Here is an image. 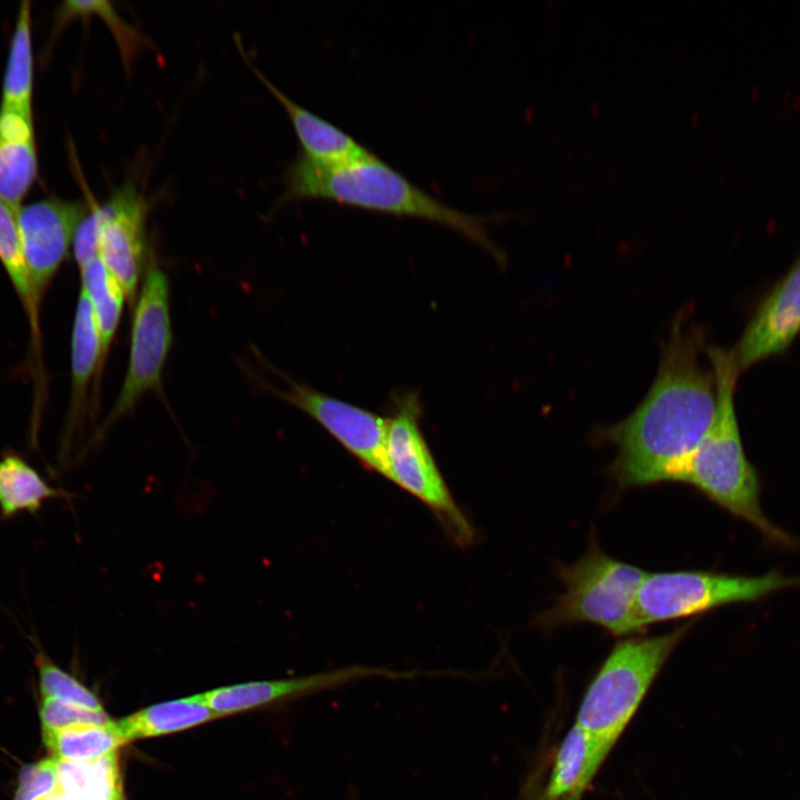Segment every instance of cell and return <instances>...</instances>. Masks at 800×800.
<instances>
[{"label": "cell", "instance_id": "cell-17", "mask_svg": "<svg viewBox=\"0 0 800 800\" xmlns=\"http://www.w3.org/2000/svg\"><path fill=\"white\" fill-rule=\"evenodd\" d=\"M101 357V340L92 307L87 294L81 290L71 338V427L83 419L88 387L91 377L102 368Z\"/></svg>", "mask_w": 800, "mask_h": 800}, {"label": "cell", "instance_id": "cell-22", "mask_svg": "<svg viewBox=\"0 0 800 800\" xmlns=\"http://www.w3.org/2000/svg\"><path fill=\"white\" fill-rule=\"evenodd\" d=\"M80 272L81 290L91 303L100 334L103 367L120 321L126 294L100 257L82 267Z\"/></svg>", "mask_w": 800, "mask_h": 800}, {"label": "cell", "instance_id": "cell-4", "mask_svg": "<svg viewBox=\"0 0 800 800\" xmlns=\"http://www.w3.org/2000/svg\"><path fill=\"white\" fill-rule=\"evenodd\" d=\"M646 574L591 542L579 560L559 569L564 591L536 618L534 624L554 630L566 624L592 623L613 636L639 633L634 607Z\"/></svg>", "mask_w": 800, "mask_h": 800}, {"label": "cell", "instance_id": "cell-25", "mask_svg": "<svg viewBox=\"0 0 800 800\" xmlns=\"http://www.w3.org/2000/svg\"><path fill=\"white\" fill-rule=\"evenodd\" d=\"M40 690L43 698H53L96 711H104L96 694L70 673L62 670L42 650L36 656Z\"/></svg>", "mask_w": 800, "mask_h": 800}, {"label": "cell", "instance_id": "cell-5", "mask_svg": "<svg viewBox=\"0 0 800 800\" xmlns=\"http://www.w3.org/2000/svg\"><path fill=\"white\" fill-rule=\"evenodd\" d=\"M692 624L688 621L663 634L617 642L590 683L576 723L616 743Z\"/></svg>", "mask_w": 800, "mask_h": 800}, {"label": "cell", "instance_id": "cell-16", "mask_svg": "<svg viewBox=\"0 0 800 800\" xmlns=\"http://www.w3.org/2000/svg\"><path fill=\"white\" fill-rule=\"evenodd\" d=\"M614 742L596 737L579 724L564 737L542 791L548 800H579Z\"/></svg>", "mask_w": 800, "mask_h": 800}, {"label": "cell", "instance_id": "cell-23", "mask_svg": "<svg viewBox=\"0 0 800 800\" xmlns=\"http://www.w3.org/2000/svg\"><path fill=\"white\" fill-rule=\"evenodd\" d=\"M43 741L57 760L67 761L93 760L127 743L116 721L108 726L79 724L43 731Z\"/></svg>", "mask_w": 800, "mask_h": 800}, {"label": "cell", "instance_id": "cell-26", "mask_svg": "<svg viewBox=\"0 0 800 800\" xmlns=\"http://www.w3.org/2000/svg\"><path fill=\"white\" fill-rule=\"evenodd\" d=\"M43 731H57L79 724L108 726L113 720L104 711H96L53 698H43L40 708Z\"/></svg>", "mask_w": 800, "mask_h": 800}, {"label": "cell", "instance_id": "cell-19", "mask_svg": "<svg viewBox=\"0 0 800 800\" xmlns=\"http://www.w3.org/2000/svg\"><path fill=\"white\" fill-rule=\"evenodd\" d=\"M31 26V4L22 1L10 40L0 103L1 109L29 117H32L33 94Z\"/></svg>", "mask_w": 800, "mask_h": 800}, {"label": "cell", "instance_id": "cell-3", "mask_svg": "<svg viewBox=\"0 0 800 800\" xmlns=\"http://www.w3.org/2000/svg\"><path fill=\"white\" fill-rule=\"evenodd\" d=\"M706 356L716 377V412L676 482L694 487L713 503L751 524L770 546L799 549L800 541L771 522L761 508L759 477L744 453L734 409L740 372L732 350L708 346Z\"/></svg>", "mask_w": 800, "mask_h": 800}, {"label": "cell", "instance_id": "cell-11", "mask_svg": "<svg viewBox=\"0 0 800 800\" xmlns=\"http://www.w3.org/2000/svg\"><path fill=\"white\" fill-rule=\"evenodd\" d=\"M146 214L143 197L130 183L117 188L100 206L99 257L130 304L136 302L146 261Z\"/></svg>", "mask_w": 800, "mask_h": 800}, {"label": "cell", "instance_id": "cell-21", "mask_svg": "<svg viewBox=\"0 0 800 800\" xmlns=\"http://www.w3.org/2000/svg\"><path fill=\"white\" fill-rule=\"evenodd\" d=\"M50 486L23 458L6 453L0 458V516L10 519L22 512L37 513L46 501L68 497Z\"/></svg>", "mask_w": 800, "mask_h": 800}, {"label": "cell", "instance_id": "cell-13", "mask_svg": "<svg viewBox=\"0 0 800 800\" xmlns=\"http://www.w3.org/2000/svg\"><path fill=\"white\" fill-rule=\"evenodd\" d=\"M800 333V259L776 283L732 349L739 372L784 352Z\"/></svg>", "mask_w": 800, "mask_h": 800}, {"label": "cell", "instance_id": "cell-2", "mask_svg": "<svg viewBox=\"0 0 800 800\" xmlns=\"http://www.w3.org/2000/svg\"><path fill=\"white\" fill-rule=\"evenodd\" d=\"M298 199H323L379 213L423 219L456 230L499 263L504 261L484 227L490 217L471 214L444 203L373 152L337 166L316 163L300 153L288 168L282 201Z\"/></svg>", "mask_w": 800, "mask_h": 800}, {"label": "cell", "instance_id": "cell-20", "mask_svg": "<svg viewBox=\"0 0 800 800\" xmlns=\"http://www.w3.org/2000/svg\"><path fill=\"white\" fill-rule=\"evenodd\" d=\"M56 761L62 800H123L117 751L87 761Z\"/></svg>", "mask_w": 800, "mask_h": 800}, {"label": "cell", "instance_id": "cell-15", "mask_svg": "<svg viewBox=\"0 0 800 800\" xmlns=\"http://www.w3.org/2000/svg\"><path fill=\"white\" fill-rule=\"evenodd\" d=\"M37 177L32 117L0 108V199L19 210Z\"/></svg>", "mask_w": 800, "mask_h": 800}, {"label": "cell", "instance_id": "cell-6", "mask_svg": "<svg viewBox=\"0 0 800 800\" xmlns=\"http://www.w3.org/2000/svg\"><path fill=\"white\" fill-rule=\"evenodd\" d=\"M800 587V576L777 570L761 576L684 570L646 574L636 599L640 632L657 622L688 618L733 603L757 602L780 590Z\"/></svg>", "mask_w": 800, "mask_h": 800}, {"label": "cell", "instance_id": "cell-29", "mask_svg": "<svg viewBox=\"0 0 800 800\" xmlns=\"http://www.w3.org/2000/svg\"><path fill=\"white\" fill-rule=\"evenodd\" d=\"M39 800H62V797H61L59 790L57 789V790L53 791L52 793H50V794H48V796H46V797H43V798H41V799H39Z\"/></svg>", "mask_w": 800, "mask_h": 800}, {"label": "cell", "instance_id": "cell-24", "mask_svg": "<svg viewBox=\"0 0 800 800\" xmlns=\"http://www.w3.org/2000/svg\"><path fill=\"white\" fill-rule=\"evenodd\" d=\"M18 211L0 199V260L22 303L34 318L21 246Z\"/></svg>", "mask_w": 800, "mask_h": 800}, {"label": "cell", "instance_id": "cell-18", "mask_svg": "<svg viewBox=\"0 0 800 800\" xmlns=\"http://www.w3.org/2000/svg\"><path fill=\"white\" fill-rule=\"evenodd\" d=\"M220 718L201 694L166 701L144 708L120 721L117 728L126 742L184 730Z\"/></svg>", "mask_w": 800, "mask_h": 800}, {"label": "cell", "instance_id": "cell-28", "mask_svg": "<svg viewBox=\"0 0 800 800\" xmlns=\"http://www.w3.org/2000/svg\"><path fill=\"white\" fill-rule=\"evenodd\" d=\"M89 210L77 228L72 249L74 260L81 269L99 257L100 244V204L88 203Z\"/></svg>", "mask_w": 800, "mask_h": 800}, {"label": "cell", "instance_id": "cell-9", "mask_svg": "<svg viewBox=\"0 0 800 800\" xmlns=\"http://www.w3.org/2000/svg\"><path fill=\"white\" fill-rule=\"evenodd\" d=\"M287 388H263L320 423L366 468L390 480L387 456L389 419L318 392L283 377Z\"/></svg>", "mask_w": 800, "mask_h": 800}, {"label": "cell", "instance_id": "cell-30", "mask_svg": "<svg viewBox=\"0 0 800 800\" xmlns=\"http://www.w3.org/2000/svg\"><path fill=\"white\" fill-rule=\"evenodd\" d=\"M526 800H548V799L544 798V796H543L542 792H538V793H534V794L530 796V797L527 798ZM564 800H571V799H564Z\"/></svg>", "mask_w": 800, "mask_h": 800}, {"label": "cell", "instance_id": "cell-12", "mask_svg": "<svg viewBox=\"0 0 800 800\" xmlns=\"http://www.w3.org/2000/svg\"><path fill=\"white\" fill-rule=\"evenodd\" d=\"M417 672L387 668L349 666L303 677L263 680L220 687L200 693L220 717L254 707L336 688L367 678L411 679Z\"/></svg>", "mask_w": 800, "mask_h": 800}, {"label": "cell", "instance_id": "cell-8", "mask_svg": "<svg viewBox=\"0 0 800 800\" xmlns=\"http://www.w3.org/2000/svg\"><path fill=\"white\" fill-rule=\"evenodd\" d=\"M136 302L127 373L99 437L132 411L147 392L162 393V372L172 343L170 284L153 260L147 264Z\"/></svg>", "mask_w": 800, "mask_h": 800}, {"label": "cell", "instance_id": "cell-14", "mask_svg": "<svg viewBox=\"0 0 800 800\" xmlns=\"http://www.w3.org/2000/svg\"><path fill=\"white\" fill-rule=\"evenodd\" d=\"M237 46L258 80L286 110L300 142L303 157L316 163L337 166L366 158L372 153L371 150L333 123L290 99L251 63L239 40Z\"/></svg>", "mask_w": 800, "mask_h": 800}, {"label": "cell", "instance_id": "cell-10", "mask_svg": "<svg viewBox=\"0 0 800 800\" xmlns=\"http://www.w3.org/2000/svg\"><path fill=\"white\" fill-rule=\"evenodd\" d=\"M89 206L77 200L48 197L18 211L33 314L47 287L67 258L78 226Z\"/></svg>", "mask_w": 800, "mask_h": 800}, {"label": "cell", "instance_id": "cell-1", "mask_svg": "<svg viewBox=\"0 0 800 800\" xmlns=\"http://www.w3.org/2000/svg\"><path fill=\"white\" fill-rule=\"evenodd\" d=\"M690 313L687 308L677 313L643 400L627 418L596 433L616 448L607 472L620 489L676 482L713 420L716 377L700 361L706 337L689 321Z\"/></svg>", "mask_w": 800, "mask_h": 800}, {"label": "cell", "instance_id": "cell-7", "mask_svg": "<svg viewBox=\"0 0 800 800\" xmlns=\"http://www.w3.org/2000/svg\"><path fill=\"white\" fill-rule=\"evenodd\" d=\"M389 418L387 456L390 480L424 502L453 541L462 547L474 530L454 502L419 426V400L406 394Z\"/></svg>", "mask_w": 800, "mask_h": 800}, {"label": "cell", "instance_id": "cell-27", "mask_svg": "<svg viewBox=\"0 0 800 800\" xmlns=\"http://www.w3.org/2000/svg\"><path fill=\"white\" fill-rule=\"evenodd\" d=\"M57 789V761L56 759H46L21 769L13 800H39Z\"/></svg>", "mask_w": 800, "mask_h": 800}]
</instances>
